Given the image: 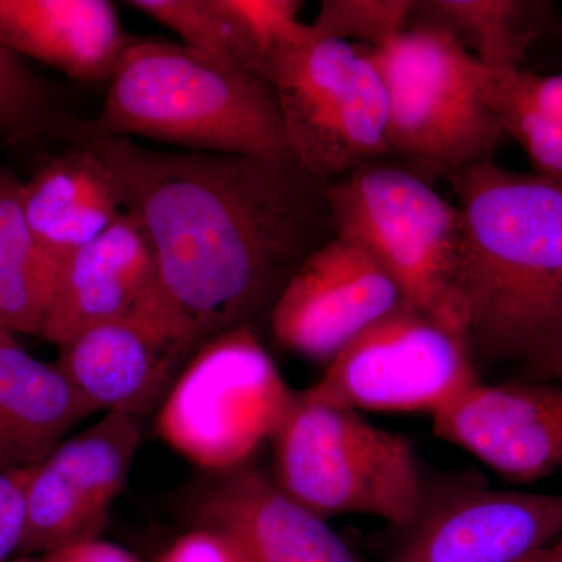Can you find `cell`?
<instances>
[{
    "label": "cell",
    "mask_w": 562,
    "mask_h": 562,
    "mask_svg": "<svg viewBox=\"0 0 562 562\" xmlns=\"http://www.w3.org/2000/svg\"><path fill=\"white\" fill-rule=\"evenodd\" d=\"M127 5L171 29L192 49L265 80L268 50L238 0H132Z\"/></svg>",
    "instance_id": "7402d4cb"
},
{
    "label": "cell",
    "mask_w": 562,
    "mask_h": 562,
    "mask_svg": "<svg viewBox=\"0 0 562 562\" xmlns=\"http://www.w3.org/2000/svg\"><path fill=\"white\" fill-rule=\"evenodd\" d=\"M36 558L38 562H144L124 547L102 538L69 543Z\"/></svg>",
    "instance_id": "f1b7e54d"
},
{
    "label": "cell",
    "mask_w": 562,
    "mask_h": 562,
    "mask_svg": "<svg viewBox=\"0 0 562 562\" xmlns=\"http://www.w3.org/2000/svg\"><path fill=\"white\" fill-rule=\"evenodd\" d=\"M297 392L284 382L254 327L203 342L162 398V441L203 471L249 464L290 412Z\"/></svg>",
    "instance_id": "8992f818"
},
{
    "label": "cell",
    "mask_w": 562,
    "mask_h": 562,
    "mask_svg": "<svg viewBox=\"0 0 562 562\" xmlns=\"http://www.w3.org/2000/svg\"><path fill=\"white\" fill-rule=\"evenodd\" d=\"M195 522L233 536L250 562H366L322 519L249 464L214 473Z\"/></svg>",
    "instance_id": "9a60e30c"
},
{
    "label": "cell",
    "mask_w": 562,
    "mask_h": 562,
    "mask_svg": "<svg viewBox=\"0 0 562 562\" xmlns=\"http://www.w3.org/2000/svg\"><path fill=\"white\" fill-rule=\"evenodd\" d=\"M494 116L505 135L527 151L538 176L562 183V122L512 109L495 111Z\"/></svg>",
    "instance_id": "484cf974"
},
{
    "label": "cell",
    "mask_w": 562,
    "mask_h": 562,
    "mask_svg": "<svg viewBox=\"0 0 562 562\" xmlns=\"http://www.w3.org/2000/svg\"><path fill=\"white\" fill-rule=\"evenodd\" d=\"M201 347L161 288L143 308L80 333L57 364L94 412L143 416Z\"/></svg>",
    "instance_id": "8fae6325"
},
{
    "label": "cell",
    "mask_w": 562,
    "mask_h": 562,
    "mask_svg": "<svg viewBox=\"0 0 562 562\" xmlns=\"http://www.w3.org/2000/svg\"><path fill=\"white\" fill-rule=\"evenodd\" d=\"M405 303L375 258L336 236L291 277L273 306L272 331L286 349L328 364Z\"/></svg>",
    "instance_id": "7c38bea8"
},
{
    "label": "cell",
    "mask_w": 562,
    "mask_h": 562,
    "mask_svg": "<svg viewBox=\"0 0 562 562\" xmlns=\"http://www.w3.org/2000/svg\"><path fill=\"white\" fill-rule=\"evenodd\" d=\"M552 3L541 0H414L409 27L431 29L491 69H516Z\"/></svg>",
    "instance_id": "ffe728a7"
},
{
    "label": "cell",
    "mask_w": 562,
    "mask_h": 562,
    "mask_svg": "<svg viewBox=\"0 0 562 562\" xmlns=\"http://www.w3.org/2000/svg\"><path fill=\"white\" fill-rule=\"evenodd\" d=\"M98 140L122 209L154 247L158 281L199 344L254 327L291 277L336 238L328 181L291 154L146 149L121 136Z\"/></svg>",
    "instance_id": "6da1fadb"
},
{
    "label": "cell",
    "mask_w": 562,
    "mask_h": 562,
    "mask_svg": "<svg viewBox=\"0 0 562 562\" xmlns=\"http://www.w3.org/2000/svg\"><path fill=\"white\" fill-rule=\"evenodd\" d=\"M464 217L457 316L480 372L562 350V183L494 161L450 173Z\"/></svg>",
    "instance_id": "7a4b0ae2"
},
{
    "label": "cell",
    "mask_w": 562,
    "mask_h": 562,
    "mask_svg": "<svg viewBox=\"0 0 562 562\" xmlns=\"http://www.w3.org/2000/svg\"><path fill=\"white\" fill-rule=\"evenodd\" d=\"M514 379L562 383V350L541 362L514 371Z\"/></svg>",
    "instance_id": "f546056e"
},
{
    "label": "cell",
    "mask_w": 562,
    "mask_h": 562,
    "mask_svg": "<svg viewBox=\"0 0 562 562\" xmlns=\"http://www.w3.org/2000/svg\"><path fill=\"white\" fill-rule=\"evenodd\" d=\"M88 136H144L211 154H290L279 98L268 81L183 43L132 40Z\"/></svg>",
    "instance_id": "3957f363"
},
{
    "label": "cell",
    "mask_w": 562,
    "mask_h": 562,
    "mask_svg": "<svg viewBox=\"0 0 562 562\" xmlns=\"http://www.w3.org/2000/svg\"><path fill=\"white\" fill-rule=\"evenodd\" d=\"M10 562H38V558L36 557H16L14 560Z\"/></svg>",
    "instance_id": "d6a6232c"
},
{
    "label": "cell",
    "mask_w": 562,
    "mask_h": 562,
    "mask_svg": "<svg viewBox=\"0 0 562 562\" xmlns=\"http://www.w3.org/2000/svg\"><path fill=\"white\" fill-rule=\"evenodd\" d=\"M480 95L487 109L525 110L562 122V74L538 76L530 70L491 69L475 61Z\"/></svg>",
    "instance_id": "d4e9b609"
},
{
    "label": "cell",
    "mask_w": 562,
    "mask_h": 562,
    "mask_svg": "<svg viewBox=\"0 0 562 562\" xmlns=\"http://www.w3.org/2000/svg\"><path fill=\"white\" fill-rule=\"evenodd\" d=\"M520 562H562V536L557 541L536 550Z\"/></svg>",
    "instance_id": "4dcf8cb0"
},
{
    "label": "cell",
    "mask_w": 562,
    "mask_h": 562,
    "mask_svg": "<svg viewBox=\"0 0 562 562\" xmlns=\"http://www.w3.org/2000/svg\"><path fill=\"white\" fill-rule=\"evenodd\" d=\"M413 7L414 0H325L312 25L328 38L379 49L405 31Z\"/></svg>",
    "instance_id": "cb8c5ba5"
},
{
    "label": "cell",
    "mask_w": 562,
    "mask_h": 562,
    "mask_svg": "<svg viewBox=\"0 0 562 562\" xmlns=\"http://www.w3.org/2000/svg\"><path fill=\"white\" fill-rule=\"evenodd\" d=\"M271 446L273 482L322 519L366 514L395 528L419 502L424 472L412 442L353 409L297 392Z\"/></svg>",
    "instance_id": "277c9868"
},
{
    "label": "cell",
    "mask_w": 562,
    "mask_h": 562,
    "mask_svg": "<svg viewBox=\"0 0 562 562\" xmlns=\"http://www.w3.org/2000/svg\"><path fill=\"white\" fill-rule=\"evenodd\" d=\"M22 206L36 241L58 265L124 213L113 171L94 138L74 139L22 181Z\"/></svg>",
    "instance_id": "e0dca14e"
},
{
    "label": "cell",
    "mask_w": 562,
    "mask_h": 562,
    "mask_svg": "<svg viewBox=\"0 0 562 562\" xmlns=\"http://www.w3.org/2000/svg\"><path fill=\"white\" fill-rule=\"evenodd\" d=\"M358 47L361 68L347 90L312 105L281 109L290 154L328 183L392 155L386 85Z\"/></svg>",
    "instance_id": "2e32d148"
},
{
    "label": "cell",
    "mask_w": 562,
    "mask_h": 562,
    "mask_svg": "<svg viewBox=\"0 0 562 562\" xmlns=\"http://www.w3.org/2000/svg\"><path fill=\"white\" fill-rule=\"evenodd\" d=\"M482 382L464 336L405 303L350 342L303 392L358 413L435 416Z\"/></svg>",
    "instance_id": "ba28073f"
},
{
    "label": "cell",
    "mask_w": 562,
    "mask_h": 562,
    "mask_svg": "<svg viewBox=\"0 0 562 562\" xmlns=\"http://www.w3.org/2000/svg\"><path fill=\"white\" fill-rule=\"evenodd\" d=\"M92 413L57 362L36 360L16 339L0 344V472L38 464Z\"/></svg>",
    "instance_id": "d6986e66"
},
{
    "label": "cell",
    "mask_w": 562,
    "mask_h": 562,
    "mask_svg": "<svg viewBox=\"0 0 562 562\" xmlns=\"http://www.w3.org/2000/svg\"><path fill=\"white\" fill-rule=\"evenodd\" d=\"M157 562H250L239 542L220 528L195 525L173 541Z\"/></svg>",
    "instance_id": "4316f807"
},
{
    "label": "cell",
    "mask_w": 562,
    "mask_h": 562,
    "mask_svg": "<svg viewBox=\"0 0 562 562\" xmlns=\"http://www.w3.org/2000/svg\"><path fill=\"white\" fill-rule=\"evenodd\" d=\"M58 262L25 220L22 181L0 169V327L40 336L57 280Z\"/></svg>",
    "instance_id": "44dd1931"
},
{
    "label": "cell",
    "mask_w": 562,
    "mask_h": 562,
    "mask_svg": "<svg viewBox=\"0 0 562 562\" xmlns=\"http://www.w3.org/2000/svg\"><path fill=\"white\" fill-rule=\"evenodd\" d=\"M158 291L149 236L124 211L109 231L58 265L40 336L61 347L88 328L138 312Z\"/></svg>",
    "instance_id": "5bb4252c"
},
{
    "label": "cell",
    "mask_w": 562,
    "mask_h": 562,
    "mask_svg": "<svg viewBox=\"0 0 562 562\" xmlns=\"http://www.w3.org/2000/svg\"><path fill=\"white\" fill-rule=\"evenodd\" d=\"M328 198L336 236L375 258L408 305L461 333L457 283L464 217L460 206L447 202L412 168L380 161L331 181Z\"/></svg>",
    "instance_id": "5b68a950"
},
{
    "label": "cell",
    "mask_w": 562,
    "mask_h": 562,
    "mask_svg": "<svg viewBox=\"0 0 562 562\" xmlns=\"http://www.w3.org/2000/svg\"><path fill=\"white\" fill-rule=\"evenodd\" d=\"M54 95L24 58L0 43V135L21 140L54 131Z\"/></svg>",
    "instance_id": "603a6c76"
},
{
    "label": "cell",
    "mask_w": 562,
    "mask_h": 562,
    "mask_svg": "<svg viewBox=\"0 0 562 562\" xmlns=\"http://www.w3.org/2000/svg\"><path fill=\"white\" fill-rule=\"evenodd\" d=\"M132 40L106 0H0V43L83 83L111 80Z\"/></svg>",
    "instance_id": "ac0fdd59"
},
{
    "label": "cell",
    "mask_w": 562,
    "mask_h": 562,
    "mask_svg": "<svg viewBox=\"0 0 562 562\" xmlns=\"http://www.w3.org/2000/svg\"><path fill=\"white\" fill-rule=\"evenodd\" d=\"M11 339H16V338H14L13 335H10L9 331H5V330H3L2 327H0V344L11 341Z\"/></svg>",
    "instance_id": "1f68e13d"
},
{
    "label": "cell",
    "mask_w": 562,
    "mask_h": 562,
    "mask_svg": "<svg viewBox=\"0 0 562 562\" xmlns=\"http://www.w3.org/2000/svg\"><path fill=\"white\" fill-rule=\"evenodd\" d=\"M31 469L0 472V562L20 554L25 530V487Z\"/></svg>",
    "instance_id": "83f0119b"
},
{
    "label": "cell",
    "mask_w": 562,
    "mask_h": 562,
    "mask_svg": "<svg viewBox=\"0 0 562 562\" xmlns=\"http://www.w3.org/2000/svg\"><path fill=\"white\" fill-rule=\"evenodd\" d=\"M140 446L136 417L106 413L33 465L18 557H41L101 538Z\"/></svg>",
    "instance_id": "30bf717a"
},
{
    "label": "cell",
    "mask_w": 562,
    "mask_h": 562,
    "mask_svg": "<svg viewBox=\"0 0 562 562\" xmlns=\"http://www.w3.org/2000/svg\"><path fill=\"white\" fill-rule=\"evenodd\" d=\"M432 417V432L514 483L562 473V383L483 382Z\"/></svg>",
    "instance_id": "4fadbf2b"
},
{
    "label": "cell",
    "mask_w": 562,
    "mask_h": 562,
    "mask_svg": "<svg viewBox=\"0 0 562 562\" xmlns=\"http://www.w3.org/2000/svg\"><path fill=\"white\" fill-rule=\"evenodd\" d=\"M383 562H520L562 536V495L492 490L472 476L427 479Z\"/></svg>",
    "instance_id": "9c48e42d"
},
{
    "label": "cell",
    "mask_w": 562,
    "mask_h": 562,
    "mask_svg": "<svg viewBox=\"0 0 562 562\" xmlns=\"http://www.w3.org/2000/svg\"><path fill=\"white\" fill-rule=\"evenodd\" d=\"M360 46L390 95L392 155L424 179L492 161L506 135L480 95L469 52L424 27L405 29L379 49Z\"/></svg>",
    "instance_id": "52a82bcc"
}]
</instances>
